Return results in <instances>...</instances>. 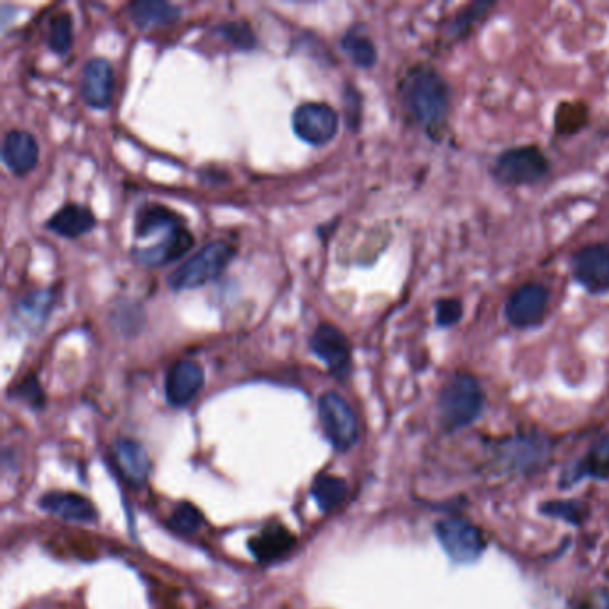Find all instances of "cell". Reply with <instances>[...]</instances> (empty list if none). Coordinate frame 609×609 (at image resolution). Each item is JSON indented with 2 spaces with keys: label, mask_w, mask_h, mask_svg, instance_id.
<instances>
[{
  "label": "cell",
  "mask_w": 609,
  "mask_h": 609,
  "mask_svg": "<svg viewBox=\"0 0 609 609\" xmlns=\"http://www.w3.org/2000/svg\"><path fill=\"white\" fill-rule=\"evenodd\" d=\"M138 242H151L133 249V256L145 267H165L192 249L193 236L183 220L165 206L143 209L136 220Z\"/></svg>",
  "instance_id": "6da1fadb"
},
{
  "label": "cell",
  "mask_w": 609,
  "mask_h": 609,
  "mask_svg": "<svg viewBox=\"0 0 609 609\" xmlns=\"http://www.w3.org/2000/svg\"><path fill=\"white\" fill-rule=\"evenodd\" d=\"M401 101L409 117L433 140H438L447 122L451 90L436 70L426 65L411 68L402 79Z\"/></svg>",
  "instance_id": "7a4b0ae2"
},
{
  "label": "cell",
  "mask_w": 609,
  "mask_h": 609,
  "mask_svg": "<svg viewBox=\"0 0 609 609\" xmlns=\"http://www.w3.org/2000/svg\"><path fill=\"white\" fill-rule=\"evenodd\" d=\"M484 406V393L477 379L465 372H459L443 384L438 395V413L443 426L456 431L476 420Z\"/></svg>",
  "instance_id": "3957f363"
},
{
  "label": "cell",
  "mask_w": 609,
  "mask_h": 609,
  "mask_svg": "<svg viewBox=\"0 0 609 609\" xmlns=\"http://www.w3.org/2000/svg\"><path fill=\"white\" fill-rule=\"evenodd\" d=\"M234 249L226 242H213L197 252L195 256L186 259L181 267L168 279V284L174 292L195 290L215 281L222 276L227 265L231 263Z\"/></svg>",
  "instance_id": "277c9868"
},
{
  "label": "cell",
  "mask_w": 609,
  "mask_h": 609,
  "mask_svg": "<svg viewBox=\"0 0 609 609\" xmlns=\"http://www.w3.org/2000/svg\"><path fill=\"white\" fill-rule=\"evenodd\" d=\"M549 159L536 145L515 147L499 154L492 174L504 186H531L549 174Z\"/></svg>",
  "instance_id": "5b68a950"
},
{
  "label": "cell",
  "mask_w": 609,
  "mask_h": 609,
  "mask_svg": "<svg viewBox=\"0 0 609 609\" xmlns=\"http://www.w3.org/2000/svg\"><path fill=\"white\" fill-rule=\"evenodd\" d=\"M318 417L329 442L338 451H349L358 442L356 415L338 393L327 392L318 399Z\"/></svg>",
  "instance_id": "8992f818"
},
{
  "label": "cell",
  "mask_w": 609,
  "mask_h": 609,
  "mask_svg": "<svg viewBox=\"0 0 609 609\" xmlns=\"http://www.w3.org/2000/svg\"><path fill=\"white\" fill-rule=\"evenodd\" d=\"M436 538L456 563H474L484 551V538L477 527L459 518H447L436 524Z\"/></svg>",
  "instance_id": "52a82bcc"
},
{
  "label": "cell",
  "mask_w": 609,
  "mask_h": 609,
  "mask_svg": "<svg viewBox=\"0 0 609 609\" xmlns=\"http://www.w3.org/2000/svg\"><path fill=\"white\" fill-rule=\"evenodd\" d=\"M295 134L309 145H326L338 133V113L322 102H306L293 111Z\"/></svg>",
  "instance_id": "ba28073f"
},
{
  "label": "cell",
  "mask_w": 609,
  "mask_h": 609,
  "mask_svg": "<svg viewBox=\"0 0 609 609\" xmlns=\"http://www.w3.org/2000/svg\"><path fill=\"white\" fill-rule=\"evenodd\" d=\"M309 347L317 358L326 363L333 376L338 379L349 376L352 363L351 345L338 327L333 324H320L315 333L311 334Z\"/></svg>",
  "instance_id": "9c48e42d"
},
{
  "label": "cell",
  "mask_w": 609,
  "mask_h": 609,
  "mask_svg": "<svg viewBox=\"0 0 609 609\" xmlns=\"http://www.w3.org/2000/svg\"><path fill=\"white\" fill-rule=\"evenodd\" d=\"M549 306V290L538 283H529L520 286L517 292L509 295L506 302V318L509 324L518 329L542 324Z\"/></svg>",
  "instance_id": "30bf717a"
},
{
  "label": "cell",
  "mask_w": 609,
  "mask_h": 609,
  "mask_svg": "<svg viewBox=\"0 0 609 609\" xmlns=\"http://www.w3.org/2000/svg\"><path fill=\"white\" fill-rule=\"evenodd\" d=\"M572 274L590 293L609 292V245H586L572 256Z\"/></svg>",
  "instance_id": "8fae6325"
},
{
  "label": "cell",
  "mask_w": 609,
  "mask_h": 609,
  "mask_svg": "<svg viewBox=\"0 0 609 609\" xmlns=\"http://www.w3.org/2000/svg\"><path fill=\"white\" fill-rule=\"evenodd\" d=\"M204 384V370L197 361L179 359L167 374L165 393L168 404L174 408H184L197 397Z\"/></svg>",
  "instance_id": "7c38bea8"
},
{
  "label": "cell",
  "mask_w": 609,
  "mask_h": 609,
  "mask_svg": "<svg viewBox=\"0 0 609 609\" xmlns=\"http://www.w3.org/2000/svg\"><path fill=\"white\" fill-rule=\"evenodd\" d=\"M81 93L88 106L108 108L113 97V68L108 59L93 58L84 65Z\"/></svg>",
  "instance_id": "4fadbf2b"
},
{
  "label": "cell",
  "mask_w": 609,
  "mask_h": 609,
  "mask_svg": "<svg viewBox=\"0 0 609 609\" xmlns=\"http://www.w3.org/2000/svg\"><path fill=\"white\" fill-rule=\"evenodd\" d=\"M2 158H4L6 167L15 176H26L38 165L40 147L34 140L33 134L13 129L6 134L4 143H2Z\"/></svg>",
  "instance_id": "5bb4252c"
},
{
  "label": "cell",
  "mask_w": 609,
  "mask_h": 609,
  "mask_svg": "<svg viewBox=\"0 0 609 609\" xmlns=\"http://www.w3.org/2000/svg\"><path fill=\"white\" fill-rule=\"evenodd\" d=\"M113 456L118 472L131 486H143L151 472V459L142 443L131 438H120L113 445Z\"/></svg>",
  "instance_id": "9a60e30c"
},
{
  "label": "cell",
  "mask_w": 609,
  "mask_h": 609,
  "mask_svg": "<svg viewBox=\"0 0 609 609\" xmlns=\"http://www.w3.org/2000/svg\"><path fill=\"white\" fill-rule=\"evenodd\" d=\"M40 508L63 520L79 522V524H92L99 517L92 502L79 493H47L40 501Z\"/></svg>",
  "instance_id": "2e32d148"
},
{
  "label": "cell",
  "mask_w": 609,
  "mask_h": 609,
  "mask_svg": "<svg viewBox=\"0 0 609 609\" xmlns=\"http://www.w3.org/2000/svg\"><path fill=\"white\" fill-rule=\"evenodd\" d=\"M293 545L295 536L281 524H270L249 540L252 556L259 563H274L277 559L284 558L292 551Z\"/></svg>",
  "instance_id": "e0dca14e"
},
{
  "label": "cell",
  "mask_w": 609,
  "mask_h": 609,
  "mask_svg": "<svg viewBox=\"0 0 609 609\" xmlns=\"http://www.w3.org/2000/svg\"><path fill=\"white\" fill-rule=\"evenodd\" d=\"M52 302H54L52 292H49V290H34L17 302L15 311H13V318L17 320L18 326L22 329H26L29 333H38L49 318Z\"/></svg>",
  "instance_id": "ac0fdd59"
},
{
  "label": "cell",
  "mask_w": 609,
  "mask_h": 609,
  "mask_svg": "<svg viewBox=\"0 0 609 609\" xmlns=\"http://www.w3.org/2000/svg\"><path fill=\"white\" fill-rule=\"evenodd\" d=\"M97 224L92 211L79 204H68L65 208L59 209L47 220V229L52 233L65 236V238H77L81 234L90 233Z\"/></svg>",
  "instance_id": "d6986e66"
},
{
  "label": "cell",
  "mask_w": 609,
  "mask_h": 609,
  "mask_svg": "<svg viewBox=\"0 0 609 609\" xmlns=\"http://www.w3.org/2000/svg\"><path fill=\"white\" fill-rule=\"evenodd\" d=\"M129 18L140 29L152 26H168L181 17V8L163 0H138L129 6Z\"/></svg>",
  "instance_id": "ffe728a7"
},
{
  "label": "cell",
  "mask_w": 609,
  "mask_h": 609,
  "mask_svg": "<svg viewBox=\"0 0 609 609\" xmlns=\"http://www.w3.org/2000/svg\"><path fill=\"white\" fill-rule=\"evenodd\" d=\"M311 495L322 511H333L347 497V483L342 477L320 476L311 486Z\"/></svg>",
  "instance_id": "44dd1931"
},
{
  "label": "cell",
  "mask_w": 609,
  "mask_h": 609,
  "mask_svg": "<svg viewBox=\"0 0 609 609\" xmlns=\"http://www.w3.org/2000/svg\"><path fill=\"white\" fill-rule=\"evenodd\" d=\"M343 51L349 54L354 65L359 68H372L376 65V45L368 38L367 34L352 29L342 38Z\"/></svg>",
  "instance_id": "7402d4cb"
},
{
  "label": "cell",
  "mask_w": 609,
  "mask_h": 609,
  "mask_svg": "<svg viewBox=\"0 0 609 609\" xmlns=\"http://www.w3.org/2000/svg\"><path fill=\"white\" fill-rule=\"evenodd\" d=\"M74 40V31H72V18L68 13H59L56 17H52L49 24V33H47V45L52 52H56L59 56H65L72 47Z\"/></svg>",
  "instance_id": "603a6c76"
},
{
  "label": "cell",
  "mask_w": 609,
  "mask_h": 609,
  "mask_svg": "<svg viewBox=\"0 0 609 609\" xmlns=\"http://www.w3.org/2000/svg\"><path fill=\"white\" fill-rule=\"evenodd\" d=\"M588 120V109L581 102L561 104L556 111V129L561 134H572L579 131Z\"/></svg>",
  "instance_id": "cb8c5ba5"
},
{
  "label": "cell",
  "mask_w": 609,
  "mask_h": 609,
  "mask_svg": "<svg viewBox=\"0 0 609 609\" xmlns=\"http://www.w3.org/2000/svg\"><path fill=\"white\" fill-rule=\"evenodd\" d=\"M215 33L220 34L227 43H231L240 51H251L256 47V36L251 27L245 22H229L215 27Z\"/></svg>",
  "instance_id": "d4e9b609"
},
{
  "label": "cell",
  "mask_w": 609,
  "mask_h": 609,
  "mask_svg": "<svg viewBox=\"0 0 609 609\" xmlns=\"http://www.w3.org/2000/svg\"><path fill=\"white\" fill-rule=\"evenodd\" d=\"M168 526L179 534L197 533L202 526L201 511L190 502H183L174 509L172 517L168 520Z\"/></svg>",
  "instance_id": "484cf974"
},
{
  "label": "cell",
  "mask_w": 609,
  "mask_h": 609,
  "mask_svg": "<svg viewBox=\"0 0 609 609\" xmlns=\"http://www.w3.org/2000/svg\"><path fill=\"white\" fill-rule=\"evenodd\" d=\"M436 324L440 327H452L463 318V304L458 299H440L436 302Z\"/></svg>",
  "instance_id": "4316f807"
},
{
  "label": "cell",
  "mask_w": 609,
  "mask_h": 609,
  "mask_svg": "<svg viewBox=\"0 0 609 609\" xmlns=\"http://www.w3.org/2000/svg\"><path fill=\"white\" fill-rule=\"evenodd\" d=\"M584 468L588 474H597V476L609 474V440L599 443L590 452V456L584 461Z\"/></svg>",
  "instance_id": "83f0119b"
},
{
  "label": "cell",
  "mask_w": 609,
  "mask_h": 609,
  "mask_svg": "<svg viewBox=\"0 0 609 609\" xmlns=\"http://www.w3.org/2000/svg\"><path fill=\"white\" fill-rule=\"evenodd\" d=\"M15 395L33 408H42L45 404V393H43L42 386L38 384L34 377H27L26 381L18 386Z\"/></svg>",
  "instance_id": "f1b7e54d"
},
{
  "label": "cell",
  "mask_w": 609,
  "mask_h": 609,
  "mask_svg": "<svg viewBox=\"0 0 609 609\" xmlns=\"http://www.w3.org/2000/svg\"><path fill=\"white\" fill-rule=\"evenodd\" d=\"M488 8H492V4H472L467 9V13H463L461 17L456 18V26L452 27L451 34L463 36V34L467 33L468 27L472 26L477 18L483 15L484 9Z\"/></svg>",
  "instance_id": "f546056e"
},
{
  "label": "cell",
  "mask_w": 609,
  "mask_h": 609,
  "mask_svg": "<svg viewBox=\"0 0 609 609\" xmlns=\"http://www.w3.org/2000/svg\"><path fill=\"white\" fill-rule=\"evenodd\" d=\"M576 609H609V592L597 588L586 593Z\"/></svg>",
  "instance_id": "4dcf8cb0"
},
{
  "label": "cell",
  "mask_w": 609,
  "mask_h": 609,
  "mask_svg": "<svg viewBox=\"0 0 609 609\" xmlns=\"http://www.w3.org/2000/svg\"><path fill=\"white\" fill-rule=\"evenodd\" d=\"M559 506H561V508H568V502H567V504H565V502H561V504H559ZM545 508H551V509H543V511H549V513H554V515H556V513H558V511H559L558 508H552V506H545ZM568 511H570V509H567V517H568ZM561 513H563V515H565V509H561Z\"/></svg>",
  "instance_id": "1f68e13d"
}]
</instances>
